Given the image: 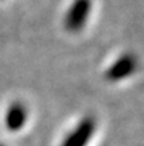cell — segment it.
Returning a JSON list of instances; mask_svg holds the SVG:
<instances>
[{
    "mask_svg": "<svg viewBox=\"0 0 144 146\" xmlns=\"http://www.w3.org/2000/svg\"><path fill=\"white\" fill-rule=\"evenodd\" d=\"M91 9H92V0H74L64 19L65 29L69 33L81 31L89 19Z\"/></svg>",
    "mask_w": 144,
    "mask_h": 146,
    "instance_id": "6da1fadb",
    "label": "cell"
},
{
    "mask_svg": "<svg viewBox=\"0 0 144 146\" xmlns=\"http://www.w3.org/2000/svg\"><path fill=\"white\" fill-rule=\"evenodd\" d=\"M136 70H137V58L133 54H123L107 68L105 77L107 81L116 82L133 75Z\"/></svg>",
    "mask_w": 144,
    "mask_h": 146,
    "instance_id": "7a4b0ae2",
    "label": "cell"
},
{
    "mask_svg": "<svg viewBox=\"0 0 144 146\" xmlns=\"http://www.w3.org/2000/svg\"><path fill=\"white\" fill-rule=\"evenodd\" d=\"M96 122L93 118H84L64 139L61 146H86L89 143L92 135L95 133Z\"/></svg>",
    "mask_w": 144,
    "mask_h": 146,
    "instance_id": "3957f363",
    "label": "cell"
},
{
    "mask_svg": "<svg viewBox=\"0 0 144 146\" xmlns=\"http://www.w3.org/2000/svg\"><path fill=\"white\" fill-rule=\"evenodd\" d=\"M27 121V109L21 102H14L6 112V126L9 131H20Z\"/></svg>",
    "mask_w": 144,
    "mask_h": 146,
    "instance_id": "277c9868",
    "label": "cell"
},
{
    "mask_svg": "<svg viewBox=\"0 0 144 146\" xmlns=\"http://www.w3.org/2000/svg\"><path fill=\"white\" fill-rule=\"evenodd\" d=\"M0 146H3V145H0Z\"/></svg>",
    "mask_w": 144,
    "mask_h": 146,
    "instance_id": "5b68a950",
    "label": "cell"
}]
</instances>
